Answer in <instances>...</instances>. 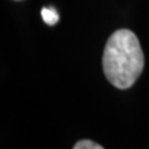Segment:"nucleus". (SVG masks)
<instances>
[{"mask_svg":"<svg viewBox=\"0 0 149 149\" xmlns=\"http://www.w3.org/2000/svg\"><path fill=\"white\" fill-rule=\"evenodd\" d=\"M41 16L47 25H55L58 21V14L52 8H44L41 10Z\"/></svg>","mask_w":149,"mask_h":149,"instance_id":"f03ea898","label":"nucleus"},{"mask_svg":"<svg viewBox=\"0 0 149 149\" xmlns=\"http://www.w3.org/2000/svg\"><path fill=\"white\" fill-rule=\"evenodd\" d=\"M104 76L119 90L132 87L144 68V54L137 35L128 29L114 31L102 57Z\"/></svg>","mask_w":149,"mask_h":149,"instance_id":"f257e3e1","label":"nucleus"},{"mask_svg":"<svg viewBox=\"0 0 149 149\" xmlns=\"http://www.w3.org/2000/svg\"><path fill=\"white\" fill-rule=\"evenodd\" d=\"M73 149H104V148L96 142L88 141V139H83V141H80L74 144Z\"/></svg>","mask_w":149,"mask_h":149,"instance_id":"7ed1b4c3","label":"nucleus"}]
</instances>
